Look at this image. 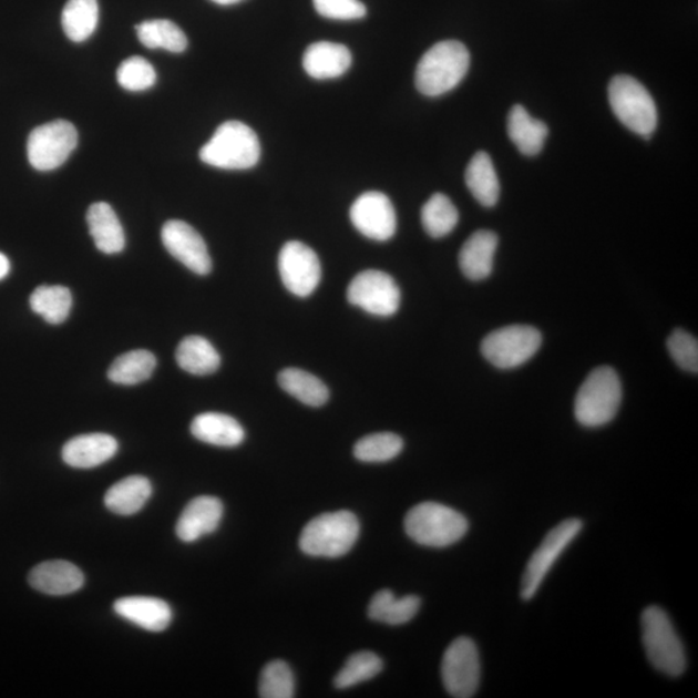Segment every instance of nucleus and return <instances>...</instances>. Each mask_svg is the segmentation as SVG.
<instances>
[{
    "instance_id": "obj_1",
    "label": "nucleus",
    "mask_w": 698,
    "mask_h": 698,
    "mask_svg": "<svg viewBox=\"0 0 698 698\" xmlns=\"http://www.w3.org/2000/svg\"><path fill=\"white\" fill-rule=\"evenodd\" d=\"M470 52L458 41H444L431 47L415 70V85L424 96L438 97L452 91L469 72Z\"/></svg>"
},
{
    "instance_id": "obj_2",
    "label": "nucleus",
    "mask_w": 698,
    "mask_h": 698,
    "mask_svg": "<svg viewBox=\"0 0 698 698\" xmlns=\"http://www.w3.org/2000/svg\"><path fill=\"white\" fill-rule=\"evenodd\" d=\"M641 638L648 661L659 673L678 678L687 670V655L667 613L656 605L644 609Z\"/></svg>"
},
{
    "instance_id": "obj_3",
    "label": "nucleus",
    "mask_w": 698,
    "mask_h": 698,
    "mask_svg": "<svg viewBox=\"0 0 698 698\" xmlns=\"http://www.w3.org/2000/svg\"><path fill=\"white\" fill-rule=\"evenodd\" d=\"M461 512L437 502L419 503L408 512L406 532L418 545L444 548L461 541L469 532Z\"/></svg>"
},
{
    "instance_id": "obj_4",
    "label": "nucleus",
    "mask_w": 698,
    "mask_h": 698,
    "mask_svg": "<svg viewBox=\"0 0 698 698\" xmlns=\"http://www.w3.org/2000/svg\"><path fill=\"white\" fill-rule=\"evenodd\" d=\"M261 147L258 135L247 124L228 121L217 127L209 142L201 147L199 158L206 165L223 170H248L258 165Z\"/></svg>"
},
{
    "instance_id": "obj_5",
    "label": "nucleus",
    "mask_w": 698,
    "mask_h": 698,
    "mask_svg": "<svg viewBox=\"0 0 698 698\" xmlns=\"http://www.w3.org/2000/svg\"><path fill=\"white\" fill-rule=\"evenodd\" d=\"M360 535L359 519L351 511L318 515L302 530L299 546L316 557H340L352 550Z\"/></svg>"
},
{
    "instance_id": "obj_6",
    "label": "nucleus",
    "mask_w": 698,
    "mask_h": 698,
    "mask_svg": "<svg viewBox=\"0 0 698 698\" xmlns=\"http://www.w3.org/2000/svg\"><path fill=\"white\" fill-rule=\"evenodd\" d=\"M623 401V386L615 369L596 368L581 386L574 402L579 424L595 429L615 419Z\"/></svg>"
},
{
    "instance_id": "obj_7",
    "label": "nucleus",
    "mask_w": 698,
    "mask_h": 698,
    "mask_svg": "<svg viewBox=\"0 0 698 698\" xmlns=\"http://www.w3.org/2000/svg\"><path fill=\"white\" fill-rule=\"evenodd\" d=\"M609 104L617 120L640 136L649 137L657 129L658 114L654 97L630 75H616L609 83Z\"/></svg>"
},
{
    "instance_id": "obj_8",
    "label": "nucleus",
    "mask_w": 698,
    "mask_h": 698,
    "mask_svg": "<svg viewBox=\"0 0 698 698\" xmlns=\"http://www.w3.org/2000/svg\"><path fill=\"white\" fill-rule=\"evenodd\" d=\"M541 345V332L533 326L512 325L489 333L481 353L495 368L514 369L530 361Z\"/></svg>"
},
{
    "instance_id": "obj_9",
    "label": "nucleus",
    "mask_w": 698,
    "mask_h": 698,
    "mask_svg": "<svg viewBox=\"0 0 698 698\" xmlns=\"http://www.w3.org/2000/svg\"><path fill=\"white\" fill-rule=\"evenodd\" d=\"M582 527H584V523L579 519H566L563 523L556 525L542 541L540 547L532 555L531 561L527 562L524 572L520 595L525 602H530L538 593L548 572L553 568L557 558L563 555L564 551L569 547L571 543L577 538Z\"/></svg>"
},
{
    "instance_id": "obj_10",
    "label": "nucleus",
    "mask_w": 698,
    "mask_h": 698,
    "mask_svg": "<svg viewBox=\"0 0 698 698\" xmlns=\"http://www.w3.org/2000/svg\"><path fill=\"white\" fill-rule=\"evenodd\" d=\"M78 145V132L73 123L58 120L31 131L28 140V158L38 171L59 168Z\"/></svg>"
},
{
    "instance_id": "obj_11",
    "label": "nucleus",
    "mask_w": 698,
    "mask_h": 698,
    "mask_svg": "<svg viewBox=\"0 0 698 698\" xmlns=\"http://www.w3.org/2000/svg\"><path fill=\"white\" fill-rule=\"evenodd\" d=\"M481 665L475 641L465 636L455 639L445 650L441 664V678L446 692L455 698L476 695Z\"/></svg>"
},
{
    "instance_id": "obj_12",
    "label": "nucleus",
    "mask_w": 698,
    "mask_h": 698,
    "mask_svg": "<svg viewBox=\"0 0 698 698\" xmlns=\"http://www.w3.org/2000/svg\"><path fill=\"white\" fill-rule=\"evenodd\" d=\"M347 299L365 312L390 317L400 308L401 291L390 275L382 270L369 269L361 271L349 284Z\"/></svg>"
},
{
    "instance_id": "obj_13",
    "label": "nucleus",
    "mask_w": 698,
    "mask_h": 698,
    "mask_svg": "<svg viewBox=\"0 0 698 698\" xmlns=\"http://www.w3.org/2000/svg\"><path fill=\"white\" fill-rule=\"evenodd\" d=\"M278 270L287 290L300 298H307L321 281V263L309 246L290 240L278 256Z\"/></svg>"
},
{
    "instance_id": "obj_14",
    "label": "nucleus",
    "mask_w": 698,
    "mask_h": 698,
    "mask_svg": "<svg viewBox=\"0 0 698 698\" xmlns=\"http://www.w3.org/2000/svg\"><path fill=\"white\" fill-rule=\"evenodd\" d=\"M349 217L355 228L370 239H391L398 228V217L384 193L367 192L353 202Z\"/></svg>"
},
{
    "instance_id": "obj_15",
    "label": "nucleus",
    "mask_w": 698,
    "mask_h": 698,
    "mask_svg": "<svg viewBox=\"0 0 698 698\" xmlns=\"http://www.w3.org/2000/svg\"><path fill=\"white\" fill-rule=\"evenodd\" d=\"M162 243L174 258L198 276L213 269L205 239L188 223L170 220L162 228Z\"/></svg>"
},
{
    "instance_id": "obj_16",
    "label": "nucleus",
    "mask_w": 698,
    "mask_h": 698,
    "mask_svg": "<svg viewBox=\"0 0 698 698\" xmlns=\"http://www.w3.org/2000/svg\"><path fill=\"white\" fill-rule=\"evenodd\" d=\"M224 506L219 499L201 495L192 500L176 523L178 540L191 543L214 533L222 523Z\"/></svg>"
},
{
    "instance_id": "obj_17",
    "label": "nucleus",
    "mask_w": 698,
    "mask_h": 698,
    "mask_svg": "<svg viewBox=\"0 0 698 698\" xmlns=\"http://www.w3.org/2000/svg\"><path fill=\"white\" fill-rule=\"evenodd\" d=\"M113 609L123 619L152 633L165 632L173 620V609L158 597H121L115 601Z\"/></svg>"
},
{
    "instance_id": "obj_18",
    "label": "nucleus",
    "mask_w": 698,
    "mask_h": 698,
    "mask_svg": "<svg viewBox=\"0 0 698 698\" xmlns=\"http://www.w3.org/2000/svg\"><path fill=\"white\" fill-rule=\"evenodd\" d=\"M119 452V441L107 433L80 434L62 448V460L74 469H93L111 461Z\"/></svg>"
},
{
    "instance_id": "obj_19",
    "label": "nucleus",
    "mask_w": 698,
    "mask_h": 698,
    "mask_svg": "<svg viewBox=\"0 0 698 698\" xmlns=\"http://www.w3.org/2000/svg\"><path fill=\"white\" fill-rule=\"evenodd\" d=\"M29 584L39 593L64 596L83 587L84 574L76 565L65 561L44 562L30 572Z\"/></svg>"
},
{
    "instance_id": "obj_20",
    "label": "nucleus",
    "mask_w": 698,
    "mask_h": 698,
    "mask_svg": "<svg viewBox=\"0 0 698 698\" xmlns=\"http://www.w3.org/2000/svg\"><path fill=\"white\" fill-rule=\"evenodd\" d=\"M352 64L351 51L332 42L310 44L302 57V68L315 80H333L343 75Z\"/></svg>"
},
{
    "instance_id": "obj_21",
    "label": "nucleus",
    "mask_w": 698,
    "mask_h": 698,
    "mask_svg": "<svg viewBox=\"0 0 698 698\" xmlns=\"http://www.w3.org/2000/svg\"><path fill=\"white\" fill-rule=\"evenodd\" d=\"M499 236L492 230H478L463 244L460 267L472 281H481L492 275Z\"/></svg>"
},
{
    "instance_id": "obj_22",
    "label": "nucleus",
    "mask_w": 698,
    "mask_h": 698,
    "mask_svg": "<svg viewBox=\"0 0 698 698\" xmlns=\"http://www.w3.org/2000/svg\"><path fill=\"white\" fill-rule=\"evenodd\" d=\"M88 223L93 243L101 253L106 255L120 254L126 246V237L122 224L113 207L105 202L91 205Z\"/></svg>"
},
{
    "instance_id": "obj_23",
    "label": "nucleus",
    "mask_w": 698,
    "mask_h": 698,
    "mask_svg": "<svg viewBox=\"0 0 698 698\" xmlns=\"http://www.w3.org/2000/svg\"><path fill=\"white\" fill-rule=\"evenodd\" d=\"M191 432L197 440L215 446H238L245 440L244 427L237 419L222 413L197 415L193 419Z\"/></svg>"
},
{
    "instance_id": "obj_24",
    "label": "nucleus",
    "mask_w": 698,
    "mask_h": 698,
    "mask_svg": "<svg viewBox=\"0 0 698 698\" xmlns=\"http://www.w3.org/2000/svg\"><path fill=\"white\" fill-rule=\"evenodd\" d=\"M152 493L153 487L150 480L145 476L132 475L109 487L104 503L113 514L131 516L137 514L145 506Z\"/></svg>"
},
{
    "instance_id": "obj_25",
    "label": "nucleus",
    "mask_w": 698,
    "mask_h": 698,
    "mask_svg": "<svg viewBox=\"0 0 698 698\" xmlns=\"http://www.w3.org/2000/svg\"><path fill=\"white\" fill-rule=\"evenodd\" d=\"M507 132L511 142L527 157L540 154L548 136L546 124L534 120L522 105L512 106L507 119Z\"/></svg>"
},
{
    "instance_id": "obj_26",
    "label": "nucleus",
    "mask_w": 698,
    "mask_h": 698,
    "mask_svg": "<svg viewBox=\"0 0 698 698\" xmlns=\"http://www.w3.org/2000/svg\"><path fill=\"white\" fill-rule=\"evenodd\" d=\"M465 184L480 205L493 207L500 198V181L491 155L478 152L465 168Z\"/></svg>"
},
{
    "instance_id": "obj_27",
    "label": "nucleus",
    "mask_w": 698,
    "mask_h": 698,
    "mask_svg": "<svg viewBox=\"0 0 698 698\" xmlns=\"http://www.w3.org/2000/svg\"><path fill=\"white\" fill-rule=\"evenodd\" d=\"M421 597L407 595L396 597L391 589H380L369 604L368 615L371 619L387 625L408 624L421 609Z\"/></svg>"
},
{
    "instance_id": "obj_28",
    "label": "nucleus",
    "mask_w": 698,
    "mask_h": 698,
    "mask_svg": "<svg viewBox=\"0 0 698 698\" xmlns=\"http://www.w3.org/2000/svg\"><path fill=\"white\" fill-rule=\"evenodd\" d=\"M176 361L193 376H209L220 368V355L206 338L192 336L181 341L176 349Z\"/></svg>"
},
{
    "instance_id": "obj_29",
    "label": "nucleus",
    "mask_w": 698,
    "mask_h": 698,
    "mask_svg": "<svg viewBox=\"0 0 698 698\" xmlns=\"http://www.w3.org/2000/svg\"><path fill=\"white\" fill-rule=\"evenodd\" d=\"M278 383L285 392L308 407H322L330 398L329 388L322 380L301 369H284L278 374Z\"/></svg>"
},
{
    "instance_id": "obj_30",
    "label": "nucleus",
    "mask_w": 698,
    "mask_h": 698,
    "mask_svg": "<svg viewBox=\"0 0 698 698\" xmlns=\"http://www.w3.org/2000/svg\"><path fill=\"white\" fill-rule=\"evenodd\" d=\"M29 302L31 310L42 316L45 322L60 325L66 321L70 315L73 297L65 286L42 285L30 295Z\"/></svg>"
},
{
    "instance_id": "obj_31",
    "label": "nucleus",
    "mask_w": 698,
    "mask_h": 698,
    "mask_svg": "<svg viewBox=\"0 0 698 698\" xmlns=\"http://www.w3.org/2000/svg\"><path fill=\"white\" fill-rule=\"evenodd\" d=\"M61 22L70 41L75 43L88 41L95 33L99 23L97 0H68Z\"/></svg>"
},
{
    "instance_id": "obj_32",
    "label": "nucleus",
    "mask_w": 698,
    "mask_h": 698,
    "mask_svg": "<svg viewBox=\"0 0 698 698\" xmlns=\"http://www.w3.org/2000/svg\"><path fill=\"white\" fill-rule=\"evenodd\" d=\"M155 367H157V359L152 352L146 349H135L115 359L107 370V378L116 384L135 386L150 379Z\"/></svg>"
},
{
    "instance_id": "obj_33",
    "label": "nucleus",
    "mask_w": 698,
    "mask_h": 698,
    "mask_svg": "<svg viewBox=\"0 0 698 698\" xmlns=\"http://www.w3.org/2000/svg\"><path fill=\"white\" fill-rule=\"evenodd\" d=\"M138 41L147 49L182 53L188 47L184 31L170 20H150L136 27Z\"/></svg>"
},
{
    "instance_id": "obj_34",
    "label": "nucleus",
    "mask_w": 698,
    "mask_h": 698,
    "mask_svg": "<svg viewBox=\"0 0 698 698\" xmlns=\"http://www.w3.org/2000/svg\"><path fill=\"white\" fill-rule=\"evenodd\" d=\"M423 228L433 238H441L452 233L460 220V214L445 194L437 193L422 207Z\"/></svg>"
},
{
    "instance_id": "obj_35",
    "label": "nucleus",
    "mask_w": 698,
    "mask_h": 698,
    "mask_svg": "<svg viewBox=\"0 0 698 698\" xmlns=\"http://www.w3.org/2000/svg\"><path fill=\"white\" fill-rule=\"evenodd\" d=\"M383 670V661L374 651H357L347 659V663L333 679V686L338 689L352 688L360 682L368 681Z\"/></svg>"
},
{
    "instance_id": "obj_36",
    "label": "nucleus",
    "mask_w": 698,
    "mask_h": 698,
    "mask_svg": "<svg viewBox=\"0 0 698 698\" xmlns=\"http://www.w3.org/2000/svg\"><path fill=\"white\" fill-rule=\"evenodd\" d=\"M403 449L399 434L391 432L372 433L356 442L353 454L367 463H383L393 460Z\"/></svg>"
},
{
    "instance_id": "obj_37",
    "label": "nucleus",
    "mask_w": 698,
    "mask_h": 698,
    "mask_svg": "<svg viewBox=\"0 0 698 698\" xmlns=\"http://www.w3.org/2000/svg\"><path fill=\"white\" fill-rule=\"evenodd\" d=\"M295 695V678L290 666L281 659L264 667L259 681L261 698H291Z\"/></svg>"
},
{
    "instance_id": "obj_38",
    "label": "nucleus",
    "mask_w": 698,
    "mask_h": 698,
    "mask_svg": "<svg viewBox=\"0 0 698 698\" xmlns=\"http://www.w3.org/2000/svg\"><path fill=\"white\" fill-rule=\"evenodd\" d=\"M116 80L124 90L138 92L153 88L157 81V74L150 61L132 57L122 62L116 72Z\"/></svg>"
},
{
    "instance_id": "obj_39",
    "label": "nucleus",
    "mask_w": 698,
    "mask_h": 698,
    "mask_svg": "<svg viewBox=\"0 0 698 698\" xmlns=\"http://www.w3.org/2000/svg\"><path fill=\"white\" fill-rule=\"evenodd\" d=\"M667 348H669V352L679 368L697 374L698 341L692 333L681 329L673 331L667 339Z\"/></svg>"
},
{
    "instance_id": "obj_40",
    "label": "nucleus",
    "mask_w": 698,
    "mask_h": 698,
    "mask_svg": "<svg viewBox=\"0 0 698 698\" xmlns=\"http://www.w3.org/2000/svg\"><path fill=\"white\" fill-rule=\"evenodd\" d=\"M316 11L331 20H360L367 16V7L360 0H314Z\"/></svg>"
},
{
    "instance_id": "obj_41",
    "label": "nucleus",
    "mask_w": 698,
    "mask_h": 698,
    "mask_svg": "<svg viewBox=\"0 0 698 698\" xmlns=\"http://www.w3.org/2000/svg\"><path fill=\"white\" fill-rule=\"evenodd\" d=\"M11 270V263L8 260L7 256L0 253V281L4 279Z\"/></svg>"
},
{
    "instance_id": "obj_42",
    "label": "nucleus",
    "mask_w": 698,
    "mask_h": 698,
    "mask_svg": "<svg viewBox=\"0 0 698 698\" xmlns=\"http://www.w3.org/2000/svg\"><path fill=\"white\" fill-rule=\"evenodd\" d=\"M212 2L220 6H232L243 2V0H212Z\"/></svg>"
}]
</instances>
